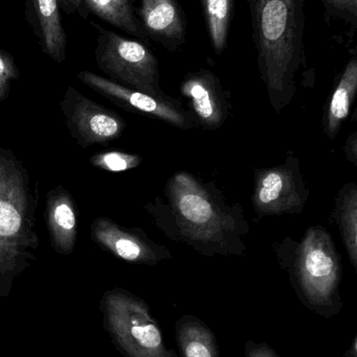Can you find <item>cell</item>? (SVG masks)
Wrapping results in <instances>:
<instances>
[{
  "label": "cell",
  "mask_w": 357,
  "mask_h": 357,
  "mask_svg": "<svg viewBox=\"0 0 357 357\" xmlns=\"http://www.w3.org/2000/svg\"><path fill=\"white\" fill-rule=\"evenodd\" d=\"M103 326L124 357H178L166 345L150 306L129 291L115 287L100 301Z\"/></svg>",
  "instance_id": "5"
},
{
  "label": "cell",
  "mask_w": 357,
  "mask_h": 357,
  "mask_svg": "<svg viewBox=\"0 0 357 357\" xmlns=\"http://www.w3.org/2000/svg\"><path fill=\"white\" fill-rule=\"evenodd\" d=\"M59 106L69 134L81 149L109 144L125 131L121 115L86 98L73 86L67 87Z\"/></svg>",
  "instance_id": "8"
},
{
  "label": "cell",
  "mask_w": 357,
  "mask_h": 357,
  "mask_svg": "<svg viewBox=\"0 0 357 357\" xmlns=\"http://www.w3.org/2000/svg\"><path fill=\"white\" fill-rule=\"evenodd\" d=\"M345 153L347 155L348 160L357 165V132H354L351 135L348 136L345 144Z\"/></svg>",
  "instance_id": "24"
},
{
  "label": "cell",
  "mask_w": 357,
  "mask_h": 357,
  "mask_svg": "<svg viewBox=\"0 0 357 357\" xmlns=\"http://www.w3.org/2000/svg\"><path fill=\"white\" fill-rule=\"evenodd\" d=\"M303 0H249L262 79L277 113L293 100L302 56Z\"/></svg>",
  "instance_id": "3"
},
{
  "label": "cell",
  "mask_w": 357,
  "mask_h": 357,
  "mask_svg": "<svg viewBox=\"0 0 357 357\" xmlns=\"http://www.w3.org/2000/svg\"><path fill=\"white\" fill-rule=\"evenodd\" d=\"M333 218L339 225L340 233L354 268L357 270V186L347 183L335 199Z\"/></svg>",
  "instance_id": "17"
},
{
  "label": "cell",
  "mask_w": 357,
  "mask_h": 357,
  "mask_svg": "<svg viewBox=\"0 0 357 357\" xmlns=\"http://www.w3.org/2000/svg\"><path fill=\"white\" fill-rule=\"evenodd\" d=\"M38 183L13 151L0 146V297L8 298L15 278L37 261Z\"/></svg>",
  "instance_id": "2"
},
{
  "label": "cell",
  "mask_w": 357,
  "mask_h": 357,
  "mask_svg": "<svg viewBox=\"0 0 357 357\" xmlns=\"http://www.w3.org/2000/svg\"><path fill=\"white\" fill-rule=\"evenodd\" d=\"M90 238L111 255L133 264L156 266L172 257L168 248L154 243L140 228H126L105 216L90 225Z\"/></svg>",
  "instance_id": "10"
},
{
  "label": "cell",
  "mask_w": 357,
  "mask_h": 357,
  "mask_svg": "<svg viewBox=\"0 0 357 357\" xmlns=\"http://www.w3.org/2000/svg\"><path fill=\"white\" fill-rule=\"evenodd\" d=\"M283 268L302 303L314 314L337 316L343 307V268L335 241L326 229L310 227L301 241L286 238L278 250Z\"/></svg>",
  "instance_id": "4"
},
{
  "label": "cell",
  "mask_w": 357,
  "mask_h": 357,
  "mask_svg": "<svg viewBox=\"0 0 357 357\" xmlns=\"http://www.w3.org/2000/svg\"><path fill=\"white\" fill-rule=\"evenodd\" d=\"M325 1L337 10L349 13L352 16H356L357 0H325Z\"/></svg>",
  "instance_id": "23"
},
{
  "label": "cell",
  "mask_w": 357,
  "mask_h": 357,
  "mask_svg": "<svg viewBox=\"0 0 357 357\" xmlns=\"http://www.w3.org/2000/svg\"><path fill=\"white\" fill-rule=\"evenodd\" d=\"M245 357H280L268 344L247 341L245 344Z\"/></svg>",
  "instance_id": "22"
},
{
  "label": "cell",
  "mask_w": 357,
  "mask_h": 357,
  "mask_svg": "<svg viewBox=\"0 0 357 357\" xmlns=\"http://www.w3.org/2000/svg\"><path fill=\"white\" fill-rule=\"evenodd\" d=\"M77 204L62 185L50 189L46 195L45 218L50 245L57 254H73L78 241Z\"/></svg>",
  "instance_id": "12"
},
{
  "label": "cell",
  "mask_w": 357,
  "mask_h": 357,
  "mask_svg": "<svg viewBox=\"0 0 357 357\" xmlns=\"http://www.w3.org/2000/svg\"><path fill=\"white\" fill-rule=\"evenodd\" d=\"M201 6L214 50L220 54L226 46L234 0H201Z\"/></svg>",
  "instance_id": "19"
},
{
  "label": "cell",
  "mask_w": 357,
  "mask_h": 357,
  "mask_svg": "<svg viewBox=\"0 0 357 357\" xmlns=\"http://www.w3.org/2000/svg\"><path fill=\"white\" fill-rule=\"evenodd\" d=\"M175 335L180 357H219L215 335L196 317H180L175 323Z\"/></svg>",
  "instance_id": "16"
},
{
  "label": "cell",
  "mask_w": 357,
  "mask_h": 357,
  "mask_svg": "<svg viewBox=\"0 0 357 357\" xmlns=\"http://www.w3.org/2000/svg\"><path fill=\"white\" fill-rule=\"evenodd\" d=\"M78 79L117 106L132 113L165 121L178 129L190 130L195 126L192 113L182 108L180 100L166 96L156 98L119 85L92 71L78 73Z\"/></svg>",
  "instance_id": "9"
},
{
  "label": "cell",
  "mask_w": 357,
  "mask_h": 357,
  "mask_svg": "<svg viewBox=\"0 0 357 357\" xmlns=\"http://www.w3.org/2000/svg\"><path fill=\"white\" fill-rule=\"evenodd\" d=\"M308 197L295 155L289 154L282 165L256 169L253 207L260 216L301 213Z\"/></svg>",
  "instance_id": "7"
},
{
  "label": "cell",
  "mask_w": 357,
  "mask_h": 357,
  "mask_svg": "<svg viewBox=\"0 0 357 357\" xmlns=\"http://www.w3.org/2000/svg\"><path fill=\"white\" fill-rule=\"evenodd\" d=\"M143 24L150 35L178 41L184 35L182 12L174 0H140Z\"/></svg>",
  "instance_id": "14"
},
{
  "label": "cell",
  "mask_w": 357,
  "mask_h": 357,
  "mask_svg": "<svg viewBox=\"0 0 357 357\" xmlns=\"http://www.w3.org/2000/svg\"><path fill=\"white\" fill-rule=\"evenodd\" d=\"M155 226L168 238L184 243L201 255H243L249 226L242 207L231 206L213 184L187 172L169 178L165 197L145 206Z\"/></svg>",
  "instance_id": "1"
},
{
  "label": "cell",
  "mask_w": 357,
  "mask_h": 357,
  "mask_svg": "<svg viewBox=\"0 0 357 357\" xmlns=\"http://www.w3.org/2000/svg\"><path fill=\"white\" fill-rule=\"evenodd\" d=\"M357 90V61L352 59L344 69L337 87L331 94L325 111L324 131L329 139H335L348 119Z\"/></svg>",
  "instance_id": "15"
},
{
  "label": "cell",
  "mask_w": 357,
  "mask_h": 357,
  "mask_svg": "<svg viewBox=\"0 0 357 357\" xmlns=\"http://www.w3.org/2000/svg\"><path fill=\"white\" fill-rule=\"evenodd\" d=\"M143 162L142 157L119 151L99 152L92 155L89 163L96 169L109 173H123L136 169Z\"/></svg>",
  "instance_id": "20"
},
{
  "label": "cell",
  "mask_w": 357,
  "mask_h": 357,
  "mask_svg": "<svg viewBox=\"0 0 357 357\" xmlns=\"http://www.w3.org/2000/svg\"><path fill=\"white\" fill-rule=\"evenodd\" d=\"M83 4L109 24L136 37H144L130 0H84Z\"/></svg>",
  "instance_id": "18"
},
{
  "label": "cell",
  "mask_w": 357,
  "mask_h": 357,
  "mask_svg": "<svg viewBox=\"0 0 357 357\" xmlns=\"http://www.w3.org/2000/svg\"><path fill=\"white\" fill-rule=\"evenodd\" d=\"M92 25L98 29L94 52L96 64L109 79L149 96H167L159 86L157 59L145 44L127 39L96 23Z\"/></svg>",
  "instance_id": "6"
},
{
  "label": "cell",
  "mask_w": 357,
  "mask_h": 357,
  "mask_svg": "<svg viewBox=\"0 0 357 357\" xmlns=\"http://www.w3.org/2000/svg\"><path fill=\"white\" fill-rule=\"evenodd\" d=\"M60 8L67 14H73L79 12L81 6H83L84 0H58Z\"/></svg>",
  "instance_id": "25"
},
{
  "label": "cell",
  "mask_w": 357,
  "mask_h": 357,
  "mask_svg": "<svg viewBox=\"0 0 357 357\" xmlns=\"http://www.w3.org/2000/svg\"><path fill=\"white\" fill-rule=\"evenodd\" d=\"M58 0H27V20L42 52L54 62L66 59L67 39Z\"/></svg>",
  "instance_id": "13"
},
{
  "label": "cell",
  "mask_w": 357,
  "mask_h": 357,
  "mask_svg": "<svg viewBox=\"0 0 357 357\" xmlns=\"http://www.w3.org/2000/svg\"><path fill=\"white\" fill-rule=\"evenodd\" d=\"M356 337H354V343H352L351 348H349L347 351V354H346V356L347 357H357L356 356V351H357V347H356Z\"/></svg>",
  "instance_id": "26"
},
{
  "label": "cell",
  "mask_w": 357,
  "mask_h": 357,
  "mask_svg": "<svg viewBox=\"0 0 357 357\" xmlns=\"http://www.w3.org/2000/svg\"><path fill=\"white\" fill-rule=\"evenodd\" d=\"M180 92L188 98L195 123L207 130L219 129L228 116V104L217 77L207 70L190 73Z\"/></svg>",
  "instance_id": "11"
},
{
  "label": "cell",
  "mask_w": 357,
  "mask_h": 357,
  "mask_svg": "<svg viewBox=\"0 0 357 357\" xmlns=\"http://www.w3.org/2000/svg\"><path fill=\"white\" fill-rule=\"evenodd\" d=\"M20 77V71L14 56L6 50H0V102L10 96L12 85Z\"/></svg>",
  "instance_id": "21"
}]
</instances>
